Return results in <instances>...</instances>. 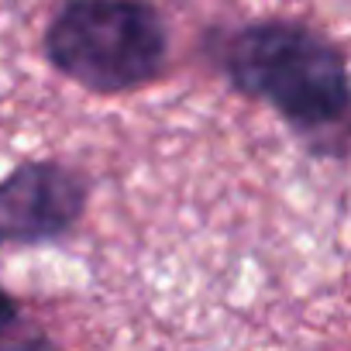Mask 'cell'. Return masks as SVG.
<instances>
[{
	"instance_id": "6da1fadb",
	"label": "cell",
	"mask_w": 351,
	"mask_h": 351,
	"mask_svg": "<svg viewBox=\"0 0 351 351\" xmlns=\"http://www.w3.org/2000/svg\"><path fill=\"white\" fill-rule=\"evenodd\" d=\"M231 86L269 104L296 131H324L351 110V73L334 42L300 21H252L221 42Z\"/></svg>"
},
{
	"instance_id": "7a4b0ae2",
	"label": "cell",
	"mask_w": 351,
	"mask_h": 351,
	"mask_svg": "<svg viewBox=\"0 0 351 351\" xmlns=\"http://www.w3.org/2000/svg\"><path fill=\"white\" fill-rule=\"evenodd\" d=\"M42 52L76 86L117 97L162 76L169 32L152 0H62L42 35Z\"/></svg>"
},
{
	"instance_id": "3957f363",
	"label": "cell",
	"mask_w": 351,
	"mask_h": 351,
	"mask_svg": "<svg viewBox=\"0 0 351 351\" xmlns=\"http://www.w3.org/2000/svg\"><path fill=\"white\" fill-rule=\"evenodd\" d=\"M90 186L83 172L35 158L0 180V252L38 248L66 238L86 214Z\"/></svg>"
},
{
	"instance_id": "277c9868",
	"label": "cell",
	"mask_w": 351,
	"mask_h": 351,
	"mask_svg": "<svg viewBox=\"0 0 351 351\" xmlns=\"http://www.w3.org/2000/svg\"><path fill=\"white\" fill-rule=\"evenodd\" d=\"M0 351H59L56 341L45 334H28V337H4L0 334Z\"/></svg>"
},
{
	"instance_id": "5b68a950",
	"label": "cell",
	"mask_w": 351,
	"mask_h": 351,
	"mask_svg": "<svg viewBox=\"0 0 351 351\" xmlns=\"http://www.w3.org/2000/svg\"><path fill=\"white\" fill-rule=\"evenodd\" d=\"M18 317H21V306H18V300L0 286V334H8L14 324H18Z\"/></svg>"
}]
</instances>
